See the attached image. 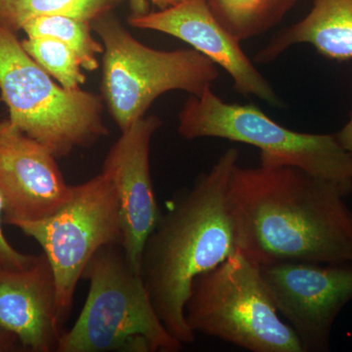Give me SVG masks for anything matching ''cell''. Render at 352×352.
<instances>
[{
	"label": "cell",
	"mask_w": 352,
	"mask_h": 352,
	"mask_svg": "<svg viewBox=\"0 0 352 352\" xmlns=\"http://www.w3.org/2000/svg\"><path fill=\"white\" fill-rule=\"evenodd\" d=\"M352 185L286 164H236L228 197L239 252L258 265L352 264Z\"/></svg>",
	"instance_id": "1"
},
{
	"label": "cell",
	"mask_w": 352,
	"mask_h": 352,
	"mask_svg": "<svg viewBox=\"0 0 352 352\" xmlns=\"http://www.w3.org/2000/svg\"><path fill=\"white\" fill-rule=\"evenodd\" d=\"M239 152L227 149L164 217L146 242L141 276L164 327L183 344L196 333L184 308L194 280L239 252L228 188Z\"/></svg>",
	"instance_id": "2"
},
{
	"label": "cell",
	"mask_w": 352,
	"mask_h": 352,
	"mask_svg": "<svg viewBox=\"0 0 352 352\" xmlns=\"http://www.w3.org/2000/svg\"><path fill=\"white\" fill-rule=\"evenodd\" d=\"M82 278L89 292L78 320L57 352H178L184 344L164 327L140 273L120 244L101 248Z\"/></svg>",
	"instance_id": "3"
},
{
	"label": "cell",
	"mask_w": 352,
	"mask_h": 352,
	"mask_svg": "<svg viewBox=\"0 0 352 352\" xmlns=\"http://www.w3.org/2000/svg\"><path fill=\"white\" fill-rule=\"evenodd\" d=\"M0 97L14 126L56 157L94 144L109 133L102 97L58 85L25 52L16 32L1 24Z\"/></svg>",
	"instance_id": "4"
},
{
	"label": "cell",
	"mask_w": 352,
	"mask_h": 352,
	"mask_svg": "<svg viewBox=\"0 0 352 352\" xmlns=\"http://www.w3.org/2000/svg\"><path fill=\"white\" fill-rule=\"evenodd\" d=\"M104 46L102 99L120 131L173 90L200 96L219 78L217 65L193 48L164 51L141 43L112 11L91 22Z\"/></svg>",
	"instance_id": "5"
},
{
	"label": "cell",
	"mask_w": 352,
	"mask_h": 352,
	"mask_svg": "<svg viewBox=\"0 0 352 352\" xmlns=\"http://www.w3.org/2000/svg\"><path fill=\"white\" fill-rule=\"evenodd\" d=\"M184 315L194 333L247 351L303 352L293 329L280 318L261 265L240 252L194 280Z\"/></svg>",
	"instance_id": "6"
},
{
	"label": "cell",
	"mask_w": 352,
	"mask_h": 352,
	"mask_svg": "<svg viewBox=\"0 0 352 352\" xmlns=\"http://www.w3.org/2000/svg\"><path fill=\"white\" fill-rule=\"evenodd\" d=\"M183 138H223L261 150V163L298 166L311 175L352 185V155L335 134L302 133L280 126L254 104L226 103L208 88L190 95L178 116Z\"/></svg>",
	"instance_id": "7"
},
{
	"label": "cell",
	"mask_w": 352,
	"mask_h": 352,
	"mask_svg": "<svg viewBox=\"0 0 352 352\" xmlns=\"http://www.w3.org/2000/svg\"><path fill=\"white\" fill-rule=\"evenodd\" d=\"M11 226L43 248L54 274L57 316L63 326L90 259L104 245H122L119 199L113 183L100 173L73 186L72 198L55 214Z\"/></svg>",
	"instance_id": "8"
},
{
	"label": "cell",
	"mask_w": 352,
	"mask_h": 352,
	"mask_svg": "<svg viewBox=\"0 0 352 352\" xmlns=\"http://www.w3.org/2000/svg\"><path fill=\"white\" fill-rule=\"evenodd\" d=\"M261 271L303 352L330 351L333 323L352 300V264L287 261L261 265Z\"/></svg>",
	"instance_id": "9"
},
{
	"label": "cell",
	"mask_w": 352,
	"mask_h": 352,
	"mask_svg": "<svg viewBox=\"0 0 352 352\" xmlns=\"http://www.w3.org/2000/svg\"><path fill=\"white\" fill-rule=\"evenodd\" d=\"M161 124L160 118L149 116L122 131L101 171L113 183L119 199L122 249L131 267L140 274L146 242L161 219L150 170L152 138Z\"/></svg>",
	"instance_id": "10"
},
{
	"label": "cell",
	"mask_w": 352,
	"mask_h": 352,
	"mask_svg": "<svg viewBox=\"0 0 352 352\" xmlns=\"http://www.w3.org/2000/svg\"><path fill=\"white\" fill-rule=\"evenodd\" d=\"M47 147L14 126L0 122V195L3 221H34L50 217L73 195Z\"/></svg>",
	"instance_id": "11"
},
{
	"label": "cell",
	"mask_w": 352,
	"mask_h": 352,
	"mask_svg": "<svg viewBox=\"0 0 352 352\" xmlns=\"http://www.w3.org/2000/svg\"><path fill=\"white\" fill-rule=\"evenodd\" d=\"M136 29L163 32L188 43L232 78L234 89L245 96H256L271 106L282 102L270 82L245 55L241 41L234 38L214 17L207 0H183L163 10L129 16Z\"/></svg>",
	"instance_id": "12"
},
{
	"label": "cell",
	"mask_w": 352,
	"mask_h": 352,
	"mask_svg": "<svg viewBox=\"0 0 352 352\" xmlns=\"http://www.w3.org/2000/svg\"><path fill=\"white\" fill-rule=\"evenodd\" d=\"M56 296L44 252L24 270H0V329L17 336L25 351L57 352L64 331Z\"/></svg>",
	"instance_id": "13"
},
{
	"label": "cell",
	"mask_w": 352,
	"mask_h": 352,
	"mask_svg": "<svg viewBox=\"0 0 352 352\" xmlns=\"http://www.w3.org/2000/svg\"><path fill=\"white\" fill-rule=\"evenodd\" d=\"M309 43L328 59H352V0H314L303 19L276 34L254 57L270 63L295 44Z\"/></svg>",
	"instance_id": "14"
},
{
	"label": "cell",
	"mask_w": 352,
	"mask_h": 352,
	"mask_svg": "<svg viewBox=\"0 0 352 352\" xmlns=\"http://www.w3.org/2000/svg\"><path fill=\"white\" fill-rule=\"evenodd\" d=\"M224 29L239 41L256 38L279 25L298 0H207Z\"/></svg>",
	"instance_id": "15"
},
{
	"label": "cell",
	"mask_w": 352,
	"mask_h": 352,
	"mask_svg": "<svg viewBox=\"0 0 352 352\" xmlns=\"http://www.w3.org/2000/svg\"><path fill=\"white\" fill-rule=\"evenodd\" d=\"M124 0H0V24L16 32L28 21L46 15H62L92 21L111 12Z\"/></svg>",
	"instance_id": "16"
},
{
	"label": "cell",
	"mask_w": 352,
	"mask_h": 352,
	"mask_svg": "<svg viewBox=\"0 0 352 352\" xmlns=\"http://www.w3.org/2000/svg\"><path fill=\"white\" fill-rule=\"evenodd\" d=\"M22 31L27 38H51L67 44L75 51L82 69L92 72L99 68L97 55L104 46L92 36L91 22L62 15L39 16L28 21Z\"/></svg>",
	"instance_id": "17"
},
{
	"label": "cell",
	"mask_w": 352,
	"mask_h": 352,
	"mask_svg": "<svg viewBox=\"0 0 352 352\" xmlns=\"http://www.w3.org/2000/svg\"><path fill=\"white\" fill-rule=\"evenodd\" d=\"M21 43L25 52L65 89H80L87 82L80 58L67 44L51 38H27Z\"/></svg>",
	"instance_id": "18"
},
{
	"label": "cell",
	"mask_w": 352,
	"mask_h": 352,
	"mask_svg": "<svg viewBox=\"0 0 352 352\" xmlns=\"http://www.w3.org/2000/svg\"><path fill=\"white\" fill-rule=\"evenodd\" d=\"M3 214L4 201L0 195V270H24L32 265L38 256L21 252L8 242L2 229Z\"/></svg>",
	"instance_id": "19"
},
{
	"label": "cell",
	"mask_w": 352,
	"mask_h": 352,
	"mask_svg": "<svg viewBox=\"0 0 352 352\" xmlns=\"http://www.w3.org/2000/svg\"><path fill=\"white\" fill-rule=\"evenodd\" d=\"M183 0H129L131 15L139 16L149 13L150 3L157 6L159 10L168 8L180 3Z\"/></svg>",
	"instance_id": "20"
},
{
	"label": "cell",
	"mask_w": 352,
	"mask_h": 352,
	"mask_svg": "<svg viewBox=\"0 0 352 352\" xmlns=\"http://www.w3.org/2000/svg\"><path fill=\"white\" fill-rule=\"evenodd\" d=\"M25 351L17 336L0 329V352Z\"/></svg>",
	"instance_id": "21"
},
{
	"label": "cell",
	"mask_w": 352,
	"mask_h": 352,
	"mask_svg": "<svg viewBox=\"0 0 352 352\" xmlns=\"http://www.w3.org/2000/svg\"><path fill=\"white\" fill-rule=\"evenodd\" d=\"M335 136L340 145L346 152L352 155V110L351 113H349V122L338 133L335 134Z\"/></svg>",
	"instance_id": "22"
},
{
	"label": "cell",
	"mask_w": 352,
	"mask_h": 352,
	"mask_svg": "<svg viewBox=\"0 0 352 352\" xmlns=\"http://www.w3.org/2000/svg\"><path fill=\"white\" fill-rule=\"evenodd\" d=\"M0 101H1V97H0Z\"/></svg>",
	"instance_id": "23"
}]
</instances>
